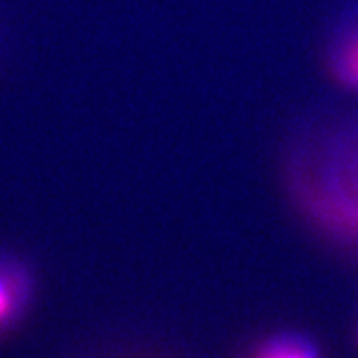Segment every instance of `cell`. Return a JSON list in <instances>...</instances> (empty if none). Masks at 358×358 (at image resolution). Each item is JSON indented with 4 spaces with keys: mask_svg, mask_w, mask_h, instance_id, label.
Wrapping results in <instances>:
<instances>
[{
    "mask_svg": "<svg viewBox=\"0 0 358 358\" xmlns=\"http://www.w3.org/2000/svg\"><path fill=\"white\" fill-rule=\"evenodd\" d=\"M247 358H322L319 346L315 345L305 334L294 331L268 334Z\"/></svg>",
    "mask_w": 358,
    "mask_h": 358,
    "instance_id": "4",
    "label": "cell"
},
{
    "mask_svg": "<svg viewBox=\"0 0 358 358\" xmlns=\"http://www.w3.org/2000/svg\"><path fill=\"white\" fill-rule=\"evenodd\" d=\"M324 68L336 86L358 94V0L336 14L327 32Z\"/></svg>",
    "mask_w": 358,
    "mask_h": 358,
    "instance_id": "2",
    "label": "cell"
},
{
    "mask_svg": "<svg viewBox=\"0 0 358 358\" xmlns=\"http://www.w3.org/2000/svg\"><path fill=\"white\" fill-rule=\"evenodd\" d=\"M34 299V275L20 257L0 251V333L16 327Z\"/></svg>",
    "mask_w": 358,
    "mask_h": 358,
    "instance_id": "3",
    "label": "cell"
},
{
    "mask_svg": "<svg viewBox=\"0 0 358 358\" xmlns=\"http://www.w3.org/2000/svg\"><path fill=\"white\" fill-rule=\"evenodd\" d=\"M282 185L320 239L358 255V108L319 112L287 140Z\"/></svg>",
    "mask_w": 358,
    "mask_h": 358,
    "instance_id": "1",
    "label": "cell"
}]
</instances>
